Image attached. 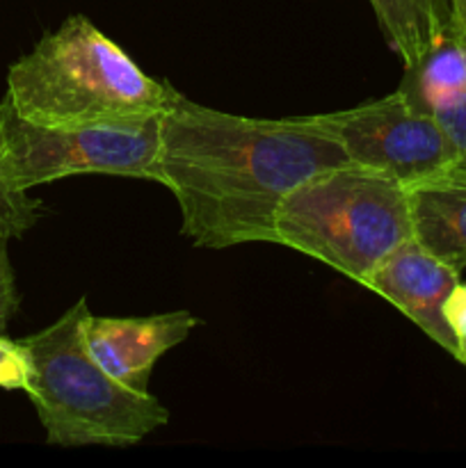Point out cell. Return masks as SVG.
<instances>
[{"instance_id": "cell-11", "label": "cell", "mask_w": 466, "mask_h": 468, "mask_svg": "<svg viewBox=\"0 0 466 468\" xmlns=\"http://www.w3.org/2000/svg\"><path fill=\"white\" fill-rule=\"evenodd\" d=\"M409 96L437 119L450 142L452 154H455L452 172L466 176V85L457 87V90L434 91V94Z\"/></svg>"}, {"instance_id": "cell-4", "label": "cell", "mask_w": 466, "mask_h": 468, "mask_svg": "<svg viewBox=\"0 0 466 468\" xmlns=\"http://www.w3.org/2000/svg\"><path fill=\"white\" fill-rule=\"evenodd\" d=\"M277 245L364 283L414 238L407 187L355 163L324 169L288 192L274 218Z\"/></svg>"}, {"instance_id": "cell-9", "label": "cell", "mask_w": 466, "mask_h": 468, "mask_svg": "<svg viewBox=\"0 0 466 468\" xmlns=\"http://www.w3.org/2000/svg\"><path fill=\"white\" fill-rule=\"evenodd\" d=\"M414 238L461 274L466 268V176H443L407 187Z\"/></svg>"}, {"instance_id": "cell-3", "label": "cell", "mask_w": 466, "mask_h": 468, "mask_svg": "<svg viewBox=\"0 0 466 468\" xmlns=\"http://www.w3.org/2000/svg\"><path fill=\"white\" fill-rule=\"evenodd\" d=\"M85 297L55 323L21 338L30 352L27 398L50 446L128 448L164 428L169 411L151 393H135L110 378L87 350Z\"/></svg>"}, {"instance_id": "cell-2", "label": "cell", "mask_w": 466, "mask_h": 468, "mask_svg": "<svg viewBox=\"0 0 466 468\" xmlns=\"http://www.w3.org/2000/svg\"><path fill=\"white\" fill-rule=\"evenodd\" d=\"M178 96L76 14L9 67L3 101L39 126L140 128L163 117Z\"/></svg>"}, {"instance_id": "cell-17", "label": "cell", "mask_w": 466, "mask_h": 468, "mask_svg": "<svg viewBox=\"0 0 466 468\" xmlns=\"http://www.w3.org/2000/svg\"><path fill=\"white\" fill-rule=\"evenodd\" d=\"M457 361H460V364H464V366H466V350H464V352H460V355H457Z\"/></svg>"}, {"instance_id": "cell-15", "label": "cell", "mask_w": 466, "mask_h": 468, "mask_svg": "<svg viewBox=\"0 0 466 468\" xmlns=\"http://www.w3.org/2000/svg\"><path fill=\"white\" fill-rule=\"evenodd\" d=\"M443 318L457 341V355L466 350V283H457L443 304ZM455 355V359H457Z\"/></svg>"}, {"instance_id": "cell-10", "label": "cell", "mask_w": 466, "mask_h": 468, "mask_svg": "<svg viewBox=\"0 0 466 468\" xmlns=\"http://www.w3.org/2000/svg\"><path fill=\"white\" fill-rule=\"evenodd\" d=\"M379 30L405 69L416 67L450 35L448 0H368Z\"/></svg>"}, {"instance_id": "cell-1", "label": "cell", "mask_w": 466, "mask_h": 468, "mask_svg": "<svg viewBox=\"0 0 466 468\" xmlns=\"http://www.w3.org/2000/svg\"><path fill=\"white\" fill-rule=\"evenodd\" d=\"M350 163L311 117L254 119L178 96L160 117L158 176L181 208V233L204 250L277 242L288 192Z\"/></svg>"}, {"instance_id": "cell-16", "label": "cell", "mask_w": 466, "mask_h": 468, "mask_svg": "<svg viewBox=\"0 0 466 468\" xmlns=\"http://www.w3.org/2000/svg\"><path fill=\"white\" fill-rule=\"evenodd\" d=\"M450 12V32L466 48V0H448Z\"/></svg>"}, {"instance_id": "cell-14", "label": "cell", "mask_w": 466, "mask_h": 468, "mask_svg": "<svg viewBox=\"0 0 466 468\" xmlns=\"http://www.w3.org/2000/svg\"><path fill=\"white\" fill-rule=\"evenodd\" d=\"M9 240L12 238L0 233V334H7L9 320L14 318V314L18 311V302H21L12 261H9Z\"/></svg>"}, {"instance_id": "cell-7", "label": "cell", "mask_w": 466, "mask_h": 468, "mask_svg": "<svg viewBox=\"0 0 466 468\" xmlns=\"http://www.w3.org/2000/svg\"><path fill=\"white\" fill-rule=\"evenodd\" d=\"M460 283V272L429 254L416 238L397 245L361 286L377 292L423 329L437 346L457 355V341L443 318V304Z\"/></svg>"}, {"instance_id": "cell-5", "label": "cell", "mask_w": 466, "mask_h": 468, "mask_svg": "<svg viewBox=\"0 0 466 468\" xmlns=\"http://www.w3.org/2000/svg\"><path fill=\"white\" fill-rule=\"evenodd\" d=\"M0 176L21 192L82 174L158 176L160 119L140 128H53L18 117L0 101Z\"/></svg>"}, {"instance_id": "cell-12", "label": "cell", "mask_w": 466, "mask_h": 468, "mask_svg": "<svg viewBox=\"0 0 466 468\" xmlns=\"http://www.w3.org/2000/svg\"><path fill=\"white\" fill-rule=\"evenodd\" d=\"M3 154V140H0ZM44 215V201L30 197V192L14 190L0 176V233L7 238H21L30 231Z\"/></svg>"}, {"instance_id": "cell-8", "label": "cell", "mask_w": 466, "mask_h": 468, "mask_svg": "<svg viewBox=\"0 0 466 468\" xmlns=\"http://www.w3.org/2000/svg\"><path fill=\"white\" fill-rule=\"evenodd\" d=\"M199 320L190 311L144 318H96L85 324L87 350L112 379L135 393H149L155 361L181 346Z\"/></svg>"}, {"instance_id": "cell-6", "label": "cell", "mask_w": 466, "mask_h": 468, "mask_svg": "<svg viewBox=\"0 0 466 468\" xmlns=\"http://www.w3.org/2000/svg\"><path fill=\"white\" fill-rule=\"evenodd\" d=\"M359 167L396 178L405 187L443 176L455 154L437 119L397 87L388 96L350 110L311 114Z\"/></svg>"}, {"instance_id": "cell-13", "label": "cell", "mask_w": 466, "mask_h": 468, "mask_svg": "<svg viewBox=\"0 0 466 468\" xmlns=\"http://www.w3.org/2000/svg\"><path fill=\"white\" fill-rule=\"evenodd\" d=\"M32 378V361L26 343L0 334V388L27 391Z\"/></svg>"}]
</instances>
